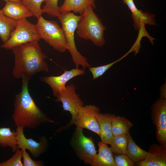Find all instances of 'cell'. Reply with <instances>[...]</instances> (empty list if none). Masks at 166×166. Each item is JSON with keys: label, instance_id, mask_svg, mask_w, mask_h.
<instances>
[{"label": "cell", "instance_id": "obj_2", "mask_svg": "<svg viewBox=\"0 0 166 166\" xmlns=\"http://www.w3.org/2000/svg\"><path fill=\"white\" fill-rule=\"evenodd\" d=\"M21 92L16 95L12 118L17 127L35 129L45 122L54 123L37 106L30 95L29 80L22 78Z\"/></svg>", "mask_w": 166, "mask_h": 166}, {"label": "cell", "instance_id": "obj_26", "mask_svg": "<svg viewBox=\"0 0 166 166\" xmlns=\"http://www.w3.org/2000/svg\"><path fill=\"white\" fill-rule=\"evenodd\" d=\"M126 56L124 55L121 58L109 64L96 67H89V70L92 74L93 80L102 76L109 68L113 65L121 61Z\"/></svg>", "mask_w": 166, "mask_h": 166}, {"label": "cell", "instance_id": "obj_18", "mask_svg": "<svg viewBox=\"0 0 166 166\" xmlns=\"http://www.w3.org/2000/svg\"><path fill=\"white\" fill-rule=\"evenodd\" d=\"M95 0H64L61 6L59 7L61 13L70 12L82 14L87 7L92 6L95 8Z\"/></svg>", "mask_w": 166, "mask_h": 166}, {"label": "cell", "instance_id": "obj_15", "mask_svg": "<svg viewBox=\"0 0 166 166\" xmlns=\"http://www.w3.org/2000/svg\"><path fill=\"white\" fill-rule=\"evenodd\" d=\"M6 2L2 10L5 15L10 18L17 21L33 16L30 11L21 3Z\"/></svg>", "mask_w": 166, "mask_h": 166}, {"label": "cell", "instance_id": "obj_19", "mask_svg": "<svg viewBox=\"0 0 166 166\" xmlns=\"http://www.w3.org/2000/svg\"><path fill=\"white\" fill-rule=\"evenodd\" d=\"M148 152L139 147L135 142L129 132L125 154L134 163H136L144 160Z\"/></svg>", "mask_w": 166, "mask_h": 166}, {"label": "cell", "instance_id": "obj_31", "mask_svg": "<svg viewBox=\"0 0 166 166\" xmlns=\"http://www.w3.org/2000/svg\"><path fill=\"white\" fill-rule=\"evenodd\" d=\"M5 2H6L7 1H11L13 2H15L18 3H21L20 0H3Z\"/></svg>", "mask_w": 166, "mask_h": 166}, {"label": "cell", "instance_id": "obj_11", "mask_svg": "<svg viewBox=\"0 0 166 166\" xmlns=\"http://www.w3.org/2000/svg\"><path fill=\"white\" fill-rule=\"evenodd\" d=\"M126 4L132 12V17L134 21L135 29L139 31L140 38L141 36H146L149 40L152 38L148 34L145 28V25H155V15L139 10L136 8L133 0H122Z\"/></svg>", "mask_w": 166, "mask_h": 166}, {"label": "cell", "instance_id": "obj_16", "mask_svg": "<svg viewBox=\"0 0 166 166\" xmlns=\"http://www.w3.org/2000/svg\"><path fill=\"white\" fill-rule=\"evenodd\" d=\"M114 115L100 112L96 115L100 130L101 141L107 144H110L113 136L112 132L111 121Z\"/></svg>", "mask_w": 166, "mask_h": 166}, {"label": "cell", "instance_id": "obj_25", "mask_svg": "<svg viewBox=\"0 0 166 166\" xmlns=\"http://www.w3.org/2000/svg\"><path fill=\"white\" fill-rule=\"evenodd\" d=\"M58 2V0H44L45 5L42 9L43 13H46L50 17H58L61 13Z\"/></svg>", "mask_w": 166, "mask_h": 166}, {"label": "cell", "instance_id": "obj_23", "mask_svg": "<svg viewBox=\"0 0 166 166\" xmlns=\"http://www.w3.org/2000/svg\"><path fill=\"white\" fill-rule=\"evenodd\" d=\"M127 140L128 134L113 136L110 144L112 152L116 154H125Z\"/></svg>", "mask_w": 166, "mask_h": 166}, {"label": "cell", "instance_id": "obj_10", "mask_svg": "<svg viewBox=\"0 0 166 166\" xmlns=\"http://www.w3.org/2000/svg\"><path fill=\"white\" fill-rule=\"evenodd\" d=\"M100 111L99 108L95 105H83L79 110L73 124L77 127L91 131L100 137V128L96 117V114Z\"/></svg>", "mask_w": 166, "mask_h": 166}, {"label": "cell", "instance_id": "obj_3", "mask_svg": "<svg viewBox=\"0 0 166 166\" xmlns=\"http://www.w3.org/2000/svg\"><path fill=\"white\" fill-rule=\"evenodd\" d=\"M93 8L89 6L81 14L77 26V34L81 38L90 40L96 46L101 47L105 42L104 33L106 28Z\"/></svg>", "mask_w": 166, "mask_h": 166}, {"label": "cell", "instance_id": "obj_14", "mask_svg": "<svg viewBox=\"0 0 166 166\" xmlns=\"http://www.w3.org/2000/svg\"><path fill=\"white\" fill-rule=\"evenodd\" d=\"M146 157L135 164L137 166H166V147L153 143L149 148Z\"/></svg>", "mask_w": 166, "mask_h": 166}, {"label": "cell", "instance_id": "obj_6", "mask_svg": "<svg viewBox=\"0 0 166 166\" xmlns=\"http://www.w3.org/2000/svg\"><path fill=\"white\" fill-rule=\"evenodd\" d=\"M16 26L11 33L8 40L1 46L7 49L41 39L36 25L28 21L26 18L16 21Z\"/></svg>", "mask_w": 166, "mask_h": 166}, {"label": "cell", "instance_id": "obj_9", "mask_svg": "<svg viewBox=\"0 0 166 166\" xmlns=\"http://www.w3.org/2000/svg\"><path fill=\"white\" fill-rule=\"evenodd\" d=\"M151 111L153 123L156 126L157 140L166 147V99L160 97L152 104Z\"/></svg>", "mask_w": 166, "mask_h": 166}, {"label": "cell", "instance_id": "obj_7", "mask_svg": "<svg viewBox=\"0 0 166 166\" xmlns=\"http://www.w3.org/2000/svg\"><path fill=\"white\" fill-rule=\"evenodd\" d=\"M83 129L76 127L70 140V145L80 160L91 165L97 151L93 138L85 136Z\"/></svg>", "mask_w": 166, "mask_h": 166}, {"label": "cell", "instance_id": "obj_30", "mask_svg": "<svg viewBox=\"0 0 166 166\" xmlns=\"http://www.w3.org/2000/svg\"><path fill=\"white\" fill-rule=\"evenodd\" d=\"M166 82H165L160 88V97L166 99Z\"/></svg>", "mask_w": 166, "mask_h": 166}, {"label": "cell", "instance_id": "obj_22", "mask_svg": "<svg viewBox=\"0 0 166 166\" xmlns=\"http://www.w3.org/2000/svg\"><path fill=\"white\" fill-rule=\"evenodd\" d=\"M16 21L8 17L0 9V38L4 43L9 39L15 27Z\"/></svg>", "mask_w": 166, "mask_h": 166}, {"label": "cell", "instance_id": "obj_21", "mask_svg": "<svg viewBox=\"0 0 166 166\" xmlns=\"http://www.w3.org/2000/svg\"><path fill=\"white\" fill-rule=\"evenodd\" d=\"M132 123L126 118L120 116L113 117L111 121V129L113 136L127 134Z\"/></svg>", "mask_w": 166, "mask_h": 166}, {"label": "cell", "instance_id": "obj_1", "mask_svg": "<svg viewBox=\"0 0 166 166\" xmlns=\"http://www.w3.org/2000/svg\"><path fill=\"white\" fill-rule=\"evenodd\" d=\"M11 49L15 56L12 72L15 78L29 80L38 73L49 71L48 65L44 61L46 57L42 52L38 41L16 46Z\"/></svg>", "mask_w": 166, "mask_h": 166}, {"label": "cell", "instance_id": "obj_28", "mask_svg": "<svg viewBox=\"0 0 166 166\" xmlns=\"http://www.w3.org/2000/svg\"><path fill=\"white\" fill-rule=\"evenodd\" d=\"M114 156L116 166H133L134 163L125 154H117Z\"/></svg>", "mask_w": 166, "mask_h": 166}, {"label": "cell", "instance_id": "obj_17", "mask_svg": "<svg viewBox=\"0 0 166 166\" xmlns=\"http://www.w3.org/2000/svg\"><path fill=\"white\" fill-rule=\"evenodd\" d=\"M98 153L97 154L92 166H116L113 152L107 144L100 141L97 143Z\"/></svg>", "mask_w": 166, "mask_h": 166}, {"label": "cell", "instance_id": "obj_8", "mask_svg": "<svg viewBox=\"0 0 166 166\" xmlns=\"http://www.w3.org/2000/svg\"><path fill=\"white\" fill-rule=\"evenodd\" d=\"M56 102H61L64 110L69 111L71 115V121L65 126V128L73 124L75 118L84 103L76 92V88L73 84L66 85L65 89L55 97Z\"/></svg>", "mask_w": 166, "mask_h": 166}, {"label": "cell", "instance_id": "obj_29", "mask_svg": "<svg viewBox=\"0 0 166 166\" xmlns=\"http://www.w3.org/2000/svg\"><path fill=\"white\" fill-rule=\"evenodd\" d=\"M22 150V157L23 159L24 166H42L44 165L42 160L36 161L33 160L24 148L21 149Z\"/></svg>", "mask_w": 166, "mask_h": 166}, {"label": "cell", "instance_id": "obj_27", "mask_svg": "<svg viewBox=\"0 0 166 166\" xmlns=\"http://www.w3.org/2000/svg\"><path fill=\"white\" fill-rule=\"evenodd\" d=\"M14 155L9 160L0 163V166H23L22 150L18 148Z\"/></svg>", "mask_w": 166, "mask_h": 166}, {"label": "cell", "instance_id": "obj_13", "mask_svg": "<svg viewBox=\"0 0 166 166\" xmlns=\"http://www.w3.org/2000/svg\"><path fill=\"white\" fill-rule=\"evenodd\" d=\"M85 74V70L76 68L70 70H65L64 73L59 76L41 77L40 79L41 81L50 86L54 96L56 97L65 89L68 81L75 77Z\"/></svg>", "mask_w": 166, "mask_h": 166}, {"label": "cell", "instance_id": "obj_20", "mask_svg": "<svg viewBox=\"0 0 166 166\" xmlns=\"http://www.w3.org/2000/svg\"><path fill=\"white\" fill-rule=\"evenodd\" d=\"M17 135L16 131H11L9 128H0V146L2 148H11L15 152L18 147Z\"/></svg>", "mask_w": 166, "mask_h": 166}, {"label": "cell", "instance_id": "obj_5", "mask_svg": "<svg viewBox=\"0 0 166 166\" xmlns=\"http://www.w3.org/2000/svg\"><path fill=\"white\" fill-rule=\"evenodd\" d=\"M37 18L36 25L41 39L60 52L64 53L68 50L63 30L57 23L46 20L42 15Z\"/></svg>", "mask_w": 166, "mask_h": 166}, {"label": "cell", "instance_id": "obj_24", "mask_svg": "<svg viewBox=\"0 0 166 166\" xmlns=\"http://www.w3.org/2000/svg\"><path fill=\"white\" fill-rule=\"evenodd\" d=\"M21 3L32 12L33 16L37 18L43 13L41 8L44 0H20Z\"/></svg>", "mask_w": 166, "mask_h": 166}, {"label": "cell", "instance_id": "obj_12", "mask_svg": "<svg viewBox=\"0 0 166 166\" xmlns=\"http://www.w3.org/2000/svg\"><path fill=\"white\" fill-rule=\"evenodd\" d=\"M23 129L22 127H18L16 129L18 148L28 149L33 156L38 157L47 150L49 146L47 138L45 136L41 137L39 142L31 138L27 139L24 134Z\"/></svg>", "mask_w": 166, "mask_h": 166}, {"label": "cell", "instance_id": "obj_4", "mask_svg": "<svg viewBox=\"0 0 166 166\" xmlns=\"http://www.w3.org/2000/svg\"><path fill=\"white\" fill-rule=\"evenodd\" d=\"M80 15L75 14L73 12L61 13L58 17L62 26L65 38L69 46V51L76 67L81 66L83 69L91 67L87 59L77 50L74 40V32L77 29V23Z\"/></svg>", "mask_w": 166, "mask_h": 166}]
</instances>
